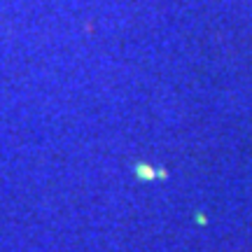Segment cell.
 I'll list each match as a JSON object with an SVG mask.
<instances>
[{
    "label": "cell",
    "mask_w": 252,
    "mask_h": 252,
    "mask_svg": "<svg viewBox=\"0 0 252 252\" xmlns=\"http://www.w3.org/2000/svg\"><path fill=\"white\" fill-rule=\"evenodd\" d=\"M135 175H138L143 182H149V180L157 178V171H154L149 163H138V166H135Z\"/></svg>",
    "instance_id": "6da1fadb"
}]
</instances>
